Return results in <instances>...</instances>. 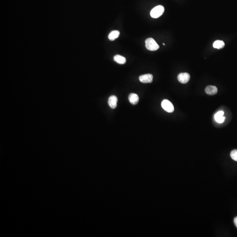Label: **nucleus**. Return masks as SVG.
Segmentation results:
<instances>
[{
  "label": "nucleus",
  "instance_id": "nucleus-8",
  "mask_svg": "<svg viewBox=\"0 0 237 237\" xmlns=\"http://www.w3.org/2000/svg\"><path fill=\"white\" fill-rule=\"evenodd\" d=\"M130 103L132 104L136 105L139 102V98L138 96L136 94L131 93L129 96L128 97Z\"/></svg>",
  "mask_w": 237,
  "mask_h": 237
},
{
  "label": "nucleus",
  "instance_id": "nucleus-13",
  "mask_svg": "<svg viewBox=\"0 0 237 237\" xmlns=\"http://www.w3.org/2000/svg\"><path fill=\"white\" fill-rule=\"evenodd\" d=\"M215 119L217 123H219V124H222V123H224V121H225V117L224 116H220V117L215 118Z\"/></svg>",
  "mask_w": 237,
  "mask_h": 237
},
{
  "label": "nucleus",
  "instance_id": "nucleus-9",
  "mask_svg": "<svg viewBox=\"0 0 237 237\" xmlns=\"http://www.w3.org/2000/svg\"><path fill=\"white\" fill-rule=\"evenodd\" d=\"M114 60L120 64H124L126 63V58L121 55H115L114 57Z\"/></svg>",
  "mask_w": 237,
  "mask_h": 237
},
{
  "label": "nucleus",
  "instance_id": "nucleus-2",
  "mask_svg": "<svg viewBox=\"0 0 237 237\" xmlns=\"http://www.w3.org/2000/svg\"><path fill=\"white\" fill-rule=\"evenodd\" d=\"M164 12V8L162 5L156 6L151 10L150 15L153 18H158L162 15Z\"/></svg>",
  "mask_w": 237,
  "mask_h": 237
},
{
  "label": "nucleus",
  "instance_id": "nucleus-14",
  "mask_svg": "<svg viewBox=\"0 0 237 237\" xmlns=\"http://www.w3.org/2000/svg\"><path fill=\"white\" fill-rule=\"evenodd\" d=\"M224 114H225V113H224V112H223V111H219L218 112H217V113L215 114V115H214V118H217V117L223 116Z\"/></svg>",
  "mask_w": 237,
  "mask_h": 237
},
{
  "label": "nucleus",
  "instance_id": "nucleus-1",
  "mask_svg": "<svg viewBox=\"0 0 237 237\" xmlns=\"http://www.w3.org/2000/svg\"><path fill=\"white\" fill-rule=\"evenodd\" d=\"M145 47L148 50L151 51H156L159 48V45L152 38H148L146 40Z\"/></svg>",
  "mask_w": 237,
  "mask_h": 237
},
{
  "label": "nucleus",
  "instance_id": "nucleus-12",
  "mask_svg": "<svg viewBox=\"0 0 237 237\" xmlns=\"http://www.w3.org/2000/svg\"><path fill=\"white\" fill-rule=\"evenodd\" d=\"M230 156L232 159L237 162V150L236 149L231 151Z\"/></svg>",
  "mask_w": 237,
  "mask_h": 237
},
{
  "label": "nucleus",
  "instance_id": "nucleus-10",
  "mask_svg": "<svg viewBox=\"0 0 237 237\" xmlns=\"http://www.w3.org/2000/svg\"><path fill=\"white\" fill-rule=\"evenodd\" d=\"M120 33L118 31H113L111 32L108 35V39L110 41H114L119 36Z\"/></svg>",
  "mask_w": 237,
  "mask_h": 237
},
{
  "label": "nucleus",
  "instance_id": "nucleus-16",
  "mask_svg": "<svg viewBox=\"0 0 237 237\" xmlns=\"http://www.w3.org/2000/svg\"><path fill=\"white\" fill-rule=\"evenodd\" d=\"M163 45H165V44H164V43H163Z\"/></svg>",
  "mask_w": 237,
  "mask_h": 237
},
{
  "label": "nucleus",
  "instance_id": "nucleus-11",
  "mask_svg": "<svg viewBox=\"0 0 237 237\" xmlns=\"http://www.w3.org/2000/svg\"><path fill=\"white\" fill-rule=\"evenodd\" d=\"M225 44L224 42L220 40H217L213 44V47L218 49H222L225 47Z\"/></svg>",
  "mask_w": 237,
  "mask_h": 237
},
{
  "label": "nucleus",
  "instance_id": "nucleus-15",
  "mask_svg": "<svg viewBox=\"0 0 237 237\" xmlns=\"http://www.w3.org/2000/svg\"><path fill=\"white\" fill-rule=\"evenodd\" d=\"M234 224L237 228V217L235 218L234 220Z\"/></svg>",
  "mask_w": 237,
  "mask_h": 237
},
{
  "label": "nucleus",
  "instance_id": "nucleus-4",
  "mask_svg": "<svg viewBox=\"0 0 237 237\" xmlns=\"http://www.w3.org/2000/svg\"><path fill=\"white\" fill-rule=\"evenodd\" d=\"M190 76L187 73H180L178 75V81L182 84H186L189 81Z\"/></svg>",
  "mask_w": 237,
  "mask_h": 237
},
{
  "label": "nucleus",
  "instance_id": "nucleus-6",
  "mask_svg": "<svg viewBox=\"0 0 237 237\" xmlns=\"http://www.w3.org/2000/svg\"><path fill=\"white\" fill-rule=\"evenodd\" d=\"M117 102H118V99L116 96L115 95L111 96L108 98V105L111 108L114 109L117 106Z\"/></svg>",
  "mask_w": 237,
  "mask_h": 237
},
{
  "label": "nucleus",
  "instance_id": "nucleus-7",
  "mask_svg": "<svg viewBox=\"0 0 237 237\" xmlns=\"http://www.w3.org/2000/svg\"><path fill=\"white\" fill-rule=\"evenodd\" d=\"M218 89L216 87L214 86L209 85L206 87L205 89L206 93L210 95H216L217 93Z\"/></svg>",
  "mask_w": 237,
  "mask_h": 237
},
{
  "label": "nucleus",
  "instance_id": "nucleus-3",
  "mask_svg": "<svg viewBox=\"0 0 237 237\" xmlns=\"http://www.w3.org/2000/svg\"><path fill=\"white\" fill-rule=\"evenodd\" d=\"M161 106L163 109L168 113H173L174 110V105L169 100L165 99L162 101Z\"/></svg>",
  "mask_w": 237,
  "mask_h": 237
},
{
  "label": "nucleus",
  "instance_id": "nucleus-5",
  "mask_svg": "<svg viewBox=\"0 0 237 237\" xmlns=\"http://www.w3.org/2000/svg\"><path fill=\"white\" fill-rule=\"evenodd\" d=\"M139 79L141 82L144 84L151 83L153 82V76L151 74L142 75L139 76Z\"/></svg>",
  "mask_w": 237,
  "mask_h": 237
}]
</instances>
